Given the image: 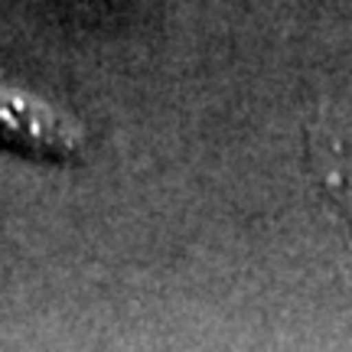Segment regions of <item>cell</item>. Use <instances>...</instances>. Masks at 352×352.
<instances>
[{
    "label": "cell",
    "mask_w": 352,
    "mask_h": 352,
    "mask_svg": "<svg viewBox=\"0 0 352 352\" xmlns=\"http://www.w3.org/2000/svg\"><path fill=\"white\" fill-rule=\"evenodd\" d=\"M0 147L50 164H82L88 127L63 104L0 82Z\"/></svg>",
    "instance_id": "obj_1"
},
{
    "label": "cell",
    "mask_w": 352,
    "mask_h": 352,
    "mask_svg": "<svg viewBox=\"0 0 352 352\" xmlns=\"http://www.w3.org/2000/svg\"><path fill=\"white\" fill-rule=\"evenodd\" d=\"M307 160L352 245V131L329 118L327 104H320V114L307 124Z\"/></svg>",
    "instance_id": "obj_2"
}]
</instances>
